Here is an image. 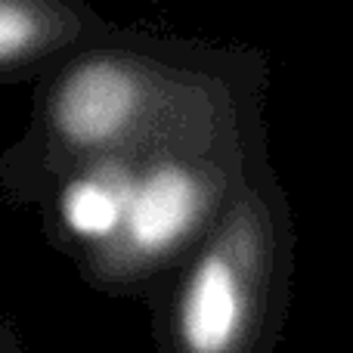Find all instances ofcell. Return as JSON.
Segmentation results:
<instances>
[{
    "mask_svg": "<svg viewBox=\"0 0 353 353\" xmlns=\"http://www.w3.org/2000/svg\"><path fill=\"white\" fill-rule=\"evenodd\" d=\"M285 223L263 189H245L195 257L174 307L180 353H263L285 279Z\"/></svg>",
    "mask_w": 353,
    "mask_h": 353,
    "instance_id": "obj_1",
    "label": "cell"
},
{
    "mask_svg": "<svg viewBox=\"0 0 353 353\" xmlns=\"http://www.w3.org/2000/svg\"><path fill=\"white\" fill-rule=\"evenodd\" d=\"M165 103L168 87L146 62L112 53L84 56L56 84L50 124L68 152H112L152 128Z\"/></svg>",
    "mask_w": 353,
    "mask_h": 353,
    "instance_id": "obj_2",
    "label": "cell"
},
{
    "mask_svg": "<svg viewBox=\"0 0 353 353\" xmlns=\"http://www.w3.org/2000/svg\"><path fill=\"white\" fill-rule=\"evenodd\" d=\"M214 205L211 174L176 159H161L130 176L115 263L149 267L176 254L205 223Z\"/></svg>",
    "mask_w": 353,
    "mask_h": 353,
    "instance_id": "obj_3",
    "label": "cell"
},
{
    "mask_svg": "<svg viewBox=\"0 0 353 353\" xmlns=\"http://www.w3.org/2000/svg\"><path fill=\"white\" fill-rule=\"evenodd\" d=\"M78 19L59 3L0 0V72L53 53L78 34Z\"/></svg>",
    "mask_w": 353,
    "mask_h": 353,
    "instance_id": "obj_4",
    "label": "cell"
},
{
    "mask_svg": "<svg viewBox=\"0 0 353 353\" xmlns=\"http://www.w3.org/2000/svg\"><path fill=\"white\" fill-rule=\"evenodd\" d=\"M130 176L118 174H87L78 176L62 192V220L78 239L109 242L118 239L124 223V199Z\"/></svg>",
    "mask_w": 353,
    "mask_h": 353,
    "instance_id": "obj_5",
    "label": "cell"
}]
</instances>
